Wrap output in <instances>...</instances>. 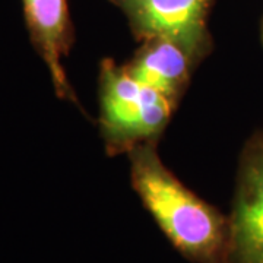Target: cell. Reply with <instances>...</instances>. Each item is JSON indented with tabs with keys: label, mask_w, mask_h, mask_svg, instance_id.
Returning a JSON list of instances; mask_svg holds the SVG:
<instances>
[{
	"label": "cell",
	"mask_w": 263,
	"mask_h": 263,
	"mask_svg": "<svg viewBox=\"0 0 263 263\" xmlns=\"http://www.w3.org/2000/svg\"><path fill=\"white\" fill-rule=\"evenodd\" d=\"M130 177L142 203L173 246L196 263H222L228 250V219L189 190L151 145L130 151Z\"/></svg>",
	"instance_id": "6da1fadb"
},
{
	"label": "cell",
	"mask_w": 263,
	"mask_h": 263,
	"mask_svg": "<svg viewBox=\"0 0 263 263\" xmlns=\"http://www.w3.org/2000/svg\"><path fill=\"white\" fill-rule=\"evenodd\" d=\"M101 124L111 146H136L158 135L176 104L105 60L101 69Z\"/></svg>",
	"instance_id": "7a4b0ae2"
},
{
	"label": "cell",
	"mask_w": 263,
	"mask_h": 263,
	"mask_svg": "<svg viewBox=\"0 0 263 263\" xmlns=\"http://www.w3.org/2000/svg\"><path fill=\"white\" fill-rule=\"evenodd\" d=\"M143 40L167 38L195 59L209 44L206 21L212 0H113Z\"/></svg>",
	"instance_id": "3957f363"
},
{
	"label": "cell",
	"mask_w": 263,
	"mask_h": 263,
	"mask_svg": "<svg viewBox=\"0 0 263 263\" xmlns=\"http://www.w3.org/2000/svg\"><path fill=\"white\" fill-rule=\"evenodd\" d=\"M227 259L263 263V135L247 143L240 161Z\"/></svg>",
	"instance_id": "277c9868"
},
{
	"label": "cell",
	"mask_w": 263,
	"mask_h": 263,
	"mask_svg": "<svg viewBox=\"0 0 263 263\" xmlns=\"http://www.w3.org/2000/svg\"><path fill=\"white\" fill-rule=\"evenodd\" d=\"M32 41L46 62L59 97L73 98L62 65L72 40L67 0H22Z\"/></svg>",
	"instance_id": "5b68a950"
},
{
	"label": "cell",
	"mask_w": 263,
	"mask_h": 263,
	"mask_svg": "<svg viewBox=\"0 0 263 263\" xmlns=\"http://www.w3.org/2000/svg\"><path fill=\"white\" fill-rule=\"evenodd\" d=\"M196 59L180 44L167 38L145 40L143 47L126 67L136 81L155 89L176 104L186 86Z\"/></svg>",
	"instance_id": "8992f818"
},
{
	"label": "cell",
	"mask_w": 263,
	"mask_h": 263,
	"mask_svg": "<svg viewBox=\"0 0 263 263\" xmlns=\"http://www.w3.org/2000/svg\"><path fill=\"white\" fill-rule=\"evenodd\" d=\"M262 43H263V19H262Z\"/></svg>",
	"instance_id": "52a82bcc"
}]
</instances>
